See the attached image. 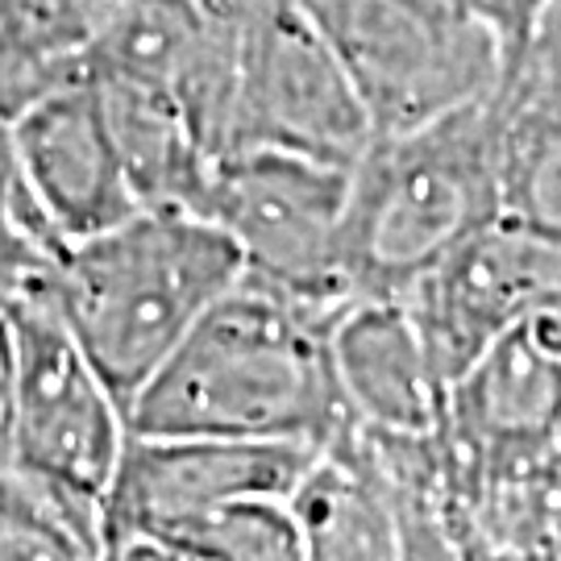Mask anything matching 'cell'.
<instances>
[{
	"mask_svg": "<svg viewBox=\"0 0 561 561\" xmlns=\"http://www.w3.org/2000/svg\"><path fill=\"white\" fill-rule=\"evenodd\" d=\"M329 362L350 424L370 437L437 442L449 382L403 300H350L329 324Z\"/></svg>",
	"mask_w": 561,
	"mask_h": 561,
	"instance_id": "obj_12",
	"label": "cell"
},
{
	"mask_svg": "<svg viewBox=\"0 0 561 561\" xmlns=\"http://www.w3.org/2000/svg\"><path fill=\"white\" fill-rule=\"evenodd\" d=\"M503 213L500 113L482 96L379 134L350 167L341 271L354 300H403Z\"/></svg>",
	"mask_w": 561,
	"mask_h": 561,
	"instance_id": "obj_2",
	"label": "cell"
},
{
	"mask_svg": "<svg viewBox=\"0 0 561 561\" xmlns=\"http://www.w3.org/2000/svg\"><path fill=\"white\" fill-rule=\"evenodd\" d=\"M241 275L245 262L217 221L187 208H141L62 250L55 308L113 391L134 403Z\"/></svg>",
	"mask_w": 561,
	"mask_h": 561,
	"instance_id": "obj_3",
	"label": "cell"
},
{
	"mask_svg": "<svg viewBox=\"0 0 561 561\" xmlns=\"http://www.w3.org/2000/svg\"><path fill=\"white\" fill-rule=\"evenodd\" d=\"M379 138L333 46L296 0H241L229 150H287L354 167Z\"/></svg>",
	"mask_w": 561,
	"mask_h": 561,
	"instance_id": "obj_6",
	"label": "cell"
},
{
	"mask_svg": "<svg viewBox=\"0 0 561 561\" xmlns=\"http://www.w3.org/2000/svg\"><path fill=\"white\" fill-rule=\"evenodd\" d=\"M18 345V495L101 549V516L134 437L129 403L55 308V275L9 308Z\"/></svg>",
	"mask_w": 561,
	"mask_h": 561,
	"instance_id": "obj_4",
	"label": "cell"
},
{
	"mask_svg": "<svg viewBox=\"0 0 561 561\" xmlns=\"http://www.w3.org/2000/svg\"><path fill=\"white\" fill-rule=\"evenodd\" d=\"M59 254L62 245L42 229L18 192V201L0 208V317H9L21 296H30L55 275Z\"/></svg>",
	"mask_w": 561,
	"mask_h": 561,
	"instance_id": "obj_15",
	"label": "cell"
},
{
	"mask_svg": "<svg viewBox=\"0 0 561 561\" xmlns=\"http://www.w3.org/2000/svg\"><path fill=\"white\" fill-rule=\"evenodd\" d=\"M21 196L62 250L141 213L92 80L62 83L9 121Z\"/></svg>",
	"mask_w": 561,
	"mask_h": 561,
	"instance_id": "obj_10",
	"label": "cell"
},
{
	"mask_svg": "<svg viewBox=\"0 0 561 561\" xmlns=\"http://www.w3.org/2000/svg\"><path fill=\"white\" fill-rule=\"evenodd\" d=\"M113 129L121 162L134 180L141 208L201 213L213 175V150L204 146L180 96L138 76H92Z\"/></svg>",
	"mask_w": 561,
	"mask_h": 561,
	"instance_id": "obj_13",
	"label": "cell"
},
{
	"mask_svg": "<svg viewBox=\"0 0 561 561\" xmlns=\"http://www.w3.org/2000/svg\"><path fill=\"white\" fill-rule=\"evenodd\" d=\"M445 382H454L507 329L561 308V233L500 213L428 271L408 296Z\"/></svg>",
	"mask_w": 561,
	"mask_h": 561,
	"instance_id": "obj_9",
	"label": "cell"
},
{
	"mask_svg": "<svg viewBox=\"0 0 561 561\" xmlns=\"http://www.w3.org/2000/svg\"><path fill=\"white\" fill-rule=\"evenodd\" d=\"M350 167L287 150H229L213 162L201 213L233 238L245 275L337 317L350 296L341 271V225Z\"/></svg>",
	"mask_w": 561,
	"mask_h": 561,
	"instance_id": "obj_7",
	"label": "cell"
},
{
	"mask_svg": "<svg viewBox=\"0 0 561 561\" xmlns=\"http://www.w3.org/2000/svg\"><path fill=\"white\" fill-rule=\"evenodd\" d=\"M13 421H18V345L13 324L0 317V479H13Z\"/></svg>",
	"mask_w": 561,
	"mask_h": 561,
	"instance_id": "obj_16",
	"label": "cell"
},
{
	"mask_svg": "<svg viewBox=\"0 0 561 561\" xmlns=\"http://www.w3.org/2000/svg\"><path fill=\"white\" fill-rule=\"evenodd\" d=\"M333 46L379 134L495 92L503 46L466 0H296Z\"/></svg>",
	"mask_w": 561,
	"mask_h": 561,
	"instance_id": "obj_5",
	"label": "cell"
},
{
	"mask_svg": "<svg viewBox=\"0 0 561 561\" xmlns=\"http://www.w3.org/2000/svg\"><path fill=\"white\" fill-rule=\"evenodd\" d=\"M101 561H192V553L154 533H113L101 541Z\"/></svg>",
	"mask_w": 561,
	"mask_h": 561,
	"instance_id": "obj_17",
	"label": "cell"
},
{
	"mask_svg": "<svg viewBox=\"0 0 561 561\" xmlns=\"http://www.w3.org/2000/svg\"><path fill=\"white\" fill-rule=\"evenodd\" d=\"M321 458V445L308 442L134 433L104 500L101 541L113 533L171 537L241 500H296Z\"/></svg>",
	"mask_w": 561,
	"mask_h": 561,
	"instance_id": "obj_8",
	"label": "cell"
},
{
	"mask_svg": "<svg viewBox=\"0 0 561 561\" xmlns=\"http://www.w3.org/2000/svg\"><path fill=\"white\" fill-rule=\"evenodd\" d=\"M304 561H408L400 507L354 428L324 449L296 495Z\"/></svg>",
	"mask_w": 561,
	"mask_h": 561,
	"instance_id": "obj_14",
	"label": "cell"
},
{
	"mask_svg": "<svg viewBox=\"0 0 561 561\" xmlns=\"http://www.w3.org/2000/svg\"><path fill=\"white\" fill-rule=\"evenodd\" d=\"M329 324L333 317L241 275L134 396V433L333 449L354 424L333 379Z\"/></svg>",
	"mask_w": 561,
	"mask_h": 561,
	"instance_id": "obj_1",
	"label": "cell"
},
{
	"mask_svg": "<svg viewBox=\"0 0 561 561\" xmlns=\"http://www.w3.org/2000/svg\"><path fill=\"white\" fill-rule=\"evenodd\" d=\"M21 183H18V159H13V134H9V121L0 117V208L18 201Z\"/></svg>",
	"mask_w": 561,
	"mask_h": 561,
	"instance_id": "obj_18",
	"label": "cell"
},
{
	"mask_svg": "<svg viewBox=\"0 0 561 561\" xmlns=\"http://www.w3.org/2000/svg\"><path fill=\"white\" fill-rule=\"evenodd\" d=\"M442 445L454 458L561 445V308L507 329L449 382Z\"/></svg>",
	"mask_w": 561,
	"mask_h": 561,
	"instance_id": "obj_11",
	"label": "cell"
}]
</instances>
